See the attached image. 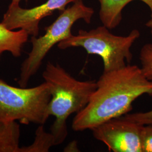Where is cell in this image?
Returning <instances> with one entry per match:
<instances>
[{
    "label": "cell",
    "mask_w": 152,
    "mask_h": 152,
    "mask_svg": "<svg viewBox=\"0 0 152 152\" xmlns=\"http://www.w3.org/2000/svg\"><path fill=\"white\" fill-rule=\"evenodd\" d=\"M96 84L89 103L73 118L72 128L75 131L91 130L108 120L121 117L132 110L133 102L139 97L152 96V81L137 65L127 64L119 69L103 72Z\"/></svg>",
    "instance_id": "6da1fadb"
},
{
    "label": "cell",
    "mask_w": 152,
    "mask_h": 152,
    "mask_svg": "<svg viewBox=\"0 0 152 152\" xmlns=\"http://www.w3.org/2000/svg\"><path fill=\"white\" fill-rule=\"evenodd\" d=\"M42 77L51 96L48 113L55 118L50 131L56 146L62 144L68 136L66 120L71 114H77L86 107L97 84L95 81L77 80L59 64L50 61L46 65Z\"/></svg>",
    "instance_id": "7a4b0ae2"
},
{
    "label": "cell",
    "mask_w": 152,
    "mask_h": 152,
    "mask_svg": "<svg viewBox=\"0 0 152 152\" xmlns=\"http://www.w3.org/2000/svg\"><path fill=\"white\" fill-rule=\"evenodd\" d=\"M140 36L137 29H133L126 36L114 35L103 26L88 31L80 29L77 35L58 44V47L61 50L82 48L88 54L99 56L103 62V72H107L130 64L133 56L131 48Z\"/></svg>",
    "instance_id": "3957f363"
},
{
    "label": "cell",
    "mask_w": 152,
    "mask_h": 152,
    "mask_svg": "<svg viewBox=\"0 0 152 152\" xmlns=\"http://www.w3.org/2000/svg\"><path fill=\"white\" fill-rule=\"evenodd\" d=\"M94 13L93 9L85 5L82 0H76L73 5L63 10L54 23L45 28L44 35L39 37L32 36V48L21 64L18 80L19 86L27 87L29 80L37 73L51 48L73 35L71 29L77 20L82 19L90 24Z\"/></svg>",
    "instance_id": "277c9868"
},
{
    "label": "cell",
    "mask_w": 152,
    "mask_h": 152,
    "mask_svg": "<svg viewBox=\"0 0 152 152\" xmlns=\"http://www.w3.org/2000/svg\"><path fill=\"white\" fill-rule=\"evenodd\" d=\"M51 97L45 81L34 87H15L0 78V122L18 121L24 125H44L50 117Z\"/></svg>",
    "instance_id": "5b68a950"
},
{
    "label": "cell",
    "mask_w": 152,
    "mask_h": 152,
    "mask_svg": "<svg viewBox=\"0 0 152 152\" xmlns=\"http://www.w3.org/2000/svg\"><path fill=\"white\" fill-rule=\"evenodd\" d=\"M142 126L121 117L108 120L90 130L94 138L103 142L109 151L142 152Z\"/></svg>",
    "instance_id": "8992f818"
},
{
    "label": "cell",
    "mask_w": 152,
    "mask_h": 152,
    "mask_svg": "<svg viewBox=\"0 0 152 152\" xmlns=\"http://www.w3.org/2000/svg\"><path fill=\"white\" fill-rule=\"evenodd\" d=\"M76 0H47L44 4L31 9H23L18 6L9 7L1 22L10 30L23 29L29 35L37 37L39 33V24L46 16L55 11L65 10L68 4Z\"/></svg>",
    "instance_id": "52a82bcc"
},
{
    "label": "cell",
    "mask_w": 152,
    "mask_h": 152,
    "mask_svg": "<svg viewBox=\"0 0 152 152\" xmlns=\"http://www.w3.org/2000/svg\"><path fill=\"white\" fill-rule=\"evenodd\" d=\"M29 36L23 29L14 31L0 23V60L2 54L6 51L10 53L15 58L20 57Z\"/></svg>",
    "instance_id": "ba28073f"
},
{
    "label": "cell",
    "mask_w": 152,
    "mask_h": 152,
    "mask_svg": "<svg viewBox=\"0 0 152 152\" xmlns=\"http://www.w3.org/2000/svg\"><path fill=\"white\" fill-rule=\"evenodd\" d=\"M133 1L135 0H99V17L103 26L109 29L118 26L122 19L123 9Z\"/></svg>",
    "instance_id": "9c48e42d"
},
{
    "label": "cell",
    "mask_w": 152,
    "mask_h": 152,
    "mask_svg": "<svg viewBox=\"0 0 152 152\" xmlns=\"http://www.w3.org/2000/svg\"><path fill=\"white\" fill-rule=\"evenodd\" d=\"M20 127L16 121L0 122V152H20Z\"/></svg>",
    "instance_id": "30bf717a"
},
{
    "label": "cell",
    "mask_w": 152,
    "mask_h": 152,
    "mask_svg": "<svg viewBox=\"0 0 152 152\" xmlns=\"http://www.w3.org/2000/svg\"><path fill=\"white\" fill-rule=\"evenodd\" d=\"M53 146H55L54 137L45 130L44 125H40L36 131L33 142L29 145L21 147L20 152H48Z\"/></svg>",
    "instance_id": "8fae6325"
},
{
    "label": "cell",
    "mask_w": 152,
    "mask_h": 152,
    "mask_svg": "<svg viewBox=\"0 0 152 152\" xmlns=\"http://www.w3.org/2000/svg\"><path fill=\"white\" fill-rule=\"evenodd\" d=\"M141 69L147 78L152 81V44H145L139 54Z\"/></svg>",
    "instance_id": "7c38bea8"
},
{
    "label": "cell",
    "mask_w": 152,
    "mask_h": 152,
    "mask_svg": "<svg viewBox=\"0 0 152 152\" xmlns=\"http://www.w3.org/2000/svg\"><path fill=\"white\" fill-rule=\"evenodd\" d=\"M122 117L139 125H148L152 124V110L146 112L129 113L122 116Z\"/></svg>",
    "instance_id": "4fadbf2b"
},
{
    "label": "cell",
    "mask_w": 152,
    "mask_h": 152,
    "mask_svg": "<svg viewBox=\"0 0 152 152\" xmlns=\"http://www.w3.org/2000/svg\"><path fill=\"white\" fill-rule=\"evenodd\" d=\"M141 141L142 152H152V124L142 125Z\"/></svg>",
    "instance_id": "5bb4252c"
},
{
    "label": "cell",
    "mask_w": 152,
    "mask_h": 152,
    "mask_svg": "<svg viewBox=\"0 0 152 152\" xmlns=\"http://www.w3.org/2000/svg\"><path fill=\"white\" fill-rule=\"evenodd\" d=\"M143 3H144L151 10V18L146 23L145 26L150 29L151 33L152 35V0H140Z\"/></svg>",
    "instance_id": "9a60e30c"
},
{
    "label": "cell",
    "mask_w": 152,
    "mask_h": 152,
    "mask_svg": "<svg viewBox=\"0 0 152 152\" xmlns=\"http://www.w3.org/2000/svg\"><path fill=\"white\" fill-rule=\"evenodd\" d=\"M77 142L73 141L70 142L64 149L65 152H79Z\"/></svg>",
    "instance_id": "2e32d148"
},
{
    "label": "cell",
    "mask_w": 152,
    "mask_h": 152,
    "mask_svg": "<svg viewBox=\"0 0 152 152\" xmlns=\"http://www.w3.org/2000/svg\"><path fill=\"white\" fill-rule=\"evenodd\" d=\"M21 0H12L11 3L9 6L10 7H15L19 6V3L20 2Z\"/></svg>",
    "instance_id": "e0dca14e"
}]
</instances>
